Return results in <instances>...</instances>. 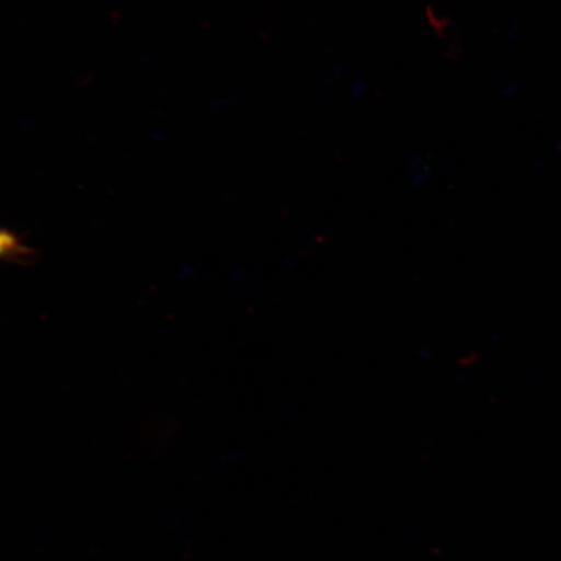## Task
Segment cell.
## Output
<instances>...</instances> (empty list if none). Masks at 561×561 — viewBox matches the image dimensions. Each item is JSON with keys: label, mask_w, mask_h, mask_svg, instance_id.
<instances>
[{"label": "cell", "mask_w": 561, "mask_h": 561, "mask_svg": "<svg viewBox=\"0 0 561 561\" xmlns=\"http://www.w3.org/2000/svg\"><path fill=\"white\" fill-rule=\"evenodd\" d=\"M23 252L19 238L9 230L0 229V261Z\"/></svg>", "instance_id": "1"}]
</instances>
